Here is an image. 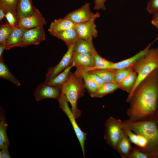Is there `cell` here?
<instances>
[{
	"mask_svg": "<svg viewBox=\"0 0 158 158\" xmlns=\"http://www.w3.org/2000/svg\"><path fill=\"white\" fill-rule=\"evenodd\" d=\"M52 35L63 40L68 48L75 44L79 38L75 26Z\"/></svg>",
	"mask_w": 158,
	"mask_h": 158,
	"instance_id": "17",
	"label": "cell"
},
{
	"mask_svg": "<svg viewBox=\"0 0 158 158\" xmlns=\"http://www.w3.org/2000/svg\"><path fill=\"white\" fill-rule=\"evenodd\" d=\"M73 67L72 64L46 83L53 86L62 85L68 80L71 73V69Z\"/></svg>",
	"mask_w": 158,
	"mask_h": 158,
	"instance_id": "23",
	"label": "cell"
},
{
	"mask_svg": "<svg viewBox=\"0 0 158 158\" xmlns=\"http://www.w3.org/2000/svg\"><path fill=\"white\" fill-rule=\"evenodd\" d=\"M123 128L124 131L131 142L137 146L138 140V135L126 126L124 125L123 123Z\"/></svg>",
	"mask_w": 158,
	"mask_h": 158,
	"instance_id": "33",
	"label": "cell"
},
{
	"mask_svg": "<svg viewBox=\"0 0 158 158\" xmlns=\"http://www.w3.org/2000/svg\"><path fill=\"white\" fill-rule=\"evenodd\" d=\"M152 20H158V13L153 15Z\"/></svg>",
	"mask_w": 158,
	"mask_h": 158,
	"instance_id": "44",
	"label": "cell"
},
{
	"mask_svg": "<svg viewBox=\"0 0 158 158\" xmlns=\"http://www.w3.org/2000/svg\"><path fill=\"white\" fill-rule=\"evenodd\" d=\"M74 44L68 48V50L61 60L56 65L50 67L46 75V83L54 78L65 69L72 65V57L73 52Z\"/></svg>",
	"mask_w": 158,
	"mask_h": 158,
	"instance_id": "10",
	"label": "cell"
},
{
	"mask_svg": "<svg viewBox=\"0 0 158 158\" xmlns=\"http://www.w3.org/2000/svg\"><path fill=\"white\" fill-rule=\"evenodd\" d=\"M62 92V85L51 86L44 82L37 86L34 95L38 101L47 98L58 100Z\"/></svg>",
	"mask_w": 158,
	"mask_h": 158,
	"instance_id": "7",
	"label": "cell"
},
{
	"mask_svg": "<svg viewBox=\"0 0 158 158\" xmlns=\"http://www.w3.org/2000/svg\"><path fill=\"white\" fill-rule=\"evenodd\" d=\"M0 77L10 81L16 86L20 85V82L12 74L5 64L3 56L0 58Z\"/></svg>",
	"mask_w": 158,
	"mask_h": 158,
	"instance_id": "24",
	"label": "cell"
},
{
	"mask_svg": "<svg viewBox=\"0 0 158 158\" xmlns=\"http://www.w3.org/2000/svg\"><path fill=\"white\" fill-rule=\"evenodd\" d=\"M123 123L120 119L110 116L104 124V138L108 145L115 150L123 131Z\"/></svg>",
	"mask_w": 158,
	"mask_h": 158,
	"instance_id": "5",
	"label": "cell"
},
{
	"mask_svg": "<svg viewBox=\"0 0 158 158\" xmlns=\"http://www.w3.org/2000/svg\"><path fill=\"white\" fill-rule=\"evenodd\" d=\"M158 40V34L157 35L156 37L155 38V41Z\"/></svg>",
	"mask_w": 158,
	"mask_h": 158,
	"instance_id": "45",
	"label": "cell"
},
{
	"mask_svg": "<svg viewBox=\"0 0 158 158\" xmlns=\"http://www.w3.org/2000/svg\"><path fill=\"white\" fill-rule=\"evenodd\" d=\"M153 43H150L144 49L135 55L118 62L114 63L107 69L117 70L130 67L138 61L142 59L147 54Z\"/></svg>",
	"mask_w": 158,
	"mask_h": 158,
	"instance_id": "13",
	"label": "cell"
},
{
	"mask_svg": "<svg viewBox=\"0 0 158 158\" xmlns=\"http://www.w3.org/2000/svg\"><path fill=\"white\" fill-rule=\"evenodd\" d=\"M27 29L18 26L14 29L5 43V49L8 50L15 47H18L24 32Z\"/></svg>",
	"mask_w": 158,
	"mask_h": 158,
	"instance_id": "18",
	"label": "cell"
},
{
	"mask_svg": "<svg viewBox=\"0 0 158 158\" xmlns=\"http://www.w3.org/2000/svg\"><path fill=\"white\" fill-rule=\"evenodd\" d=\"M6 111L0 106V149L8 148L10 140L8 138L6 130L8 125L5 121Z\"/></svg>",
	"mask_w": 158,
	"mask_h": 158,
	"instance_id": "19",
	"label": "cell"
},
{
	"mask_svg": "<svg viewBox=\"0 0 158 158\" xmlns=\"http://www.w3.org/2000/svg\"><path fill=\"white\" fill-rule=\"evenodd\" d=\"M80 73L83 78L84 86L90 94L94 92L99 87L89 76L87 71L76 69Z\"/></svg>",
	"mask_w": 158,
	"mask_h": 158,
	"instance_id": "27",
	"label": "cell"
},
{
	"mask_svg": "<svg viewBox=\"0 0 158 158\" xmlns=\"http://www.w3.org/2000/svg\"><path fill=\"white\" fill-rule=\"evenodd\" d=\"M76 24L65 18L55 19L50 24L48 30L51 35L75 27Z\"/></svg>",
	"mask_w": 158,
	"mask_h": 158,
	"instance_id": "16",
	"label": "cell"
},
{
	"mask_svg": "<svg viewBox=\"0 0 158 158\" xmlns=\"http://www.w3.org/2000/svg\"><path fill=\"white\" fill-rule=\"evenodd\" d=\"M138 135V140L136 146L142 151L147 152L149 146L148 140L144 136Z\"/></svg>",
	"mask_w": 158,
	"mask_h": 158,
	"instance_id": "34",
	"label": "cell"
},
{
	"mask_svg": "<svg viewBox=\"0 0 158 158\" xmlns=\"http://www.w3.org/2000/svg\"><path fill=\"white\" fill-rule=\"evenodd\" d=\"M157 122L158 123V113L157 116Z\"/></svg>",
	"mask_w": 158,
	"mask_h": 158,
	"instance_id": "46",
	"label": "cell"
},
{
	"mask_svg": "<svg viewBox=\"0 0 158 158\" xmlns=\"http://www.w3.org/2000/svg\"><path fill=\"white\" fill-rule=\"evenodd\" d=\"M98 76L105 83L113 82L115 70L107 69H96L88 71Z\"/></svg>",
	"mask_w": 158,
	"mask_h": 158,
	"instance_id": "26",
	"label": "cell"
},
{
	"mask_svg": "<svg viewBox=\"0 0 158 158\" xmlns=\"http://www.w3.org/2000/svg\"><path fill=\"white\" fill-rule=\"evenodd\" d=\"M15 27L10 25L8 23L0 25V44H5L7 39Z\"/></svg>",
	"mask_w": 158,
	"mask_h": 158,
	"instance_id": "30",
	"label": "cell"
},
{
	"mask_svg": "<svg viewBox=\"0 0 158 158\" xmlns=\"http://www.w3.org/2000/svg\"><path fill=\"white\" fill-rule=\"evenodd\" d=\"M128 103L129 119L144 120L156 117L158 113V69L155 70L136 88Z\"/></svg>",
	"mask_w": 158,
	"mask_h": 158,
	"instance_id": "1",
	"label": "cell"
},
{
	"mask_svg": "<svg viewBox=\"0 0 158 158\" xmlns=\"http://www.w3.org/2000/svg\"><path fill=\"white\" fill-rule=\"evenodd\" d=\"M5 49V44H0V58L3 56V54Z\"/></svg>",
	"mask_w": 158,
	"mask_h": 158,
	"instance_id": "40",
	"label": "cell"
},
{
	"mask_svg": "<svg viewBox=\"0 0 158 158\" xmlns=\"http://www.w3.org/2000/svg\"><path fill=\"white\" fill-rule=\"evenodd\" d=\"M47 24L45 18L35 7L30 15L20 17L18 22V26L27 30L38 27H44Z\"/></svg>",
	"mask_w": 158,
	"mask_h": 158,
	"instance_id": "11",
	"label": "cell"
},
{
	"mask_svg": "<svg viewBox=\"0 0 158 158\" xmlns=\"http://www.w3.org/2000/svg\"><path fill=\"white\" fill-rule=\"evenodd\" d=\"M35 7L33 5L32 0H18L17 7L18 23L20 17L31 14Z\"/></svg>",
	"mask_w": 158,
	"mask_h": 158,
	"instance_id": "21",
	"label": "cell"
},
{
	"mask_svg": "<svg viewBox=\"0 0 158 158\" xmlns=\"http://www.w3.org/2000/svg\"><path fill=\"white\" fill-rule=\"evenodd\" d=\"M5 13L2 9L0 8V21H1L5 17Z\"/></svg>",
	"mask_w": 158,
	"mask_h": 158,
	"instance_id": "41",
	"label": "cell"
},
{
	"mask_svg": "<svg viewBox=\"0 0 158 158\" xmlns=\"http://www.w3.org/2000/svg\"><path fill=\"white\" fill-rule=\"evenodd\" d=\"M128 158H152L148 153L141 150L137 146L133 147L129 155Z\"/></svg>",
	"mask_w": 158,
	"mask_h": 158,
	"instance_id": "32",
	"label": "cell"
},
{
	"mask_svg": "<svg viewBox=\"0 0 158 158\" xmlns=\"http://www.w3.org/2000/svg\"><path fill=\"white\" fill-rule=\"evenodd\" d=\"M100 16L98 12L92 13L90 10V4L86 3L79 8L68 13L65 17L77 24L86 22L93 18H97Z\"/></svg>",
	"mask_w": 158,
	"mask_h": 158,
	"instance_id": "8",
	"label": "cell"
},
{
	"mask_svg": "<svg viewBox=\"0 0 158 158\" xmlns=\"http://www.w3.org/2000/svg\"><path fill=\"white\" fill-rule=\"evenodd\" d=\"M131 142L123 130L121 136L118 140L116 150L123 158H128L132 147Z\"/></svg>",
	"mask_w": 158,
	"mask_h": 158,
	"instance_id": "20",
	"label": "cell"
},
{
	"mask_svg": "<svg viewBox=\"0 0 158 158\" xmlns=\"http://www.w3.org/2000/svg\"><path fill=\"white\" fill-rule=\"evenodd\" d=\"M43 27H38L27 30L24 32L18 47H25L29 45H37L45 40Z\"/></svg>",
	"mask_w": 158,
	"mask_h": 158,
	"instance_id": "9",
	"label": "cell"
},
{
	"mask_svg": "<svg viewBox=\"0 0 158 158\" xmlns=\"http://www.w3.org/2000/svg\"><path fill=\"white\" fill-rule=\"evenodd\" d=\"M87 72L90 77L99 87L102 86L105 83L96 74L90 71H87Z\"/></svg>",
	"mask_w": 158,
	"mask_h": 158,
	"instance_id": "37",
	"label": "cell"
},
{
	"mask_svg": "<svg viewBox=\"0 0 158 158\" xmlns=\"http://www.w3.org/2000/svg\"><path fill=\"white\" fill-rule=\"evenodd\" d=\"M137 78V73L133 71L119 84V89L129 93L135 84Z\"/></svg>",
	"mask_w": 158,
	"mask_h": 158,
	"instance_id": "25",
	"label": "cell"
},
{
	"mask_svg": "<svg viewBox=\"0 0 158 158\" xmlns=\"http://www.w3.org/2000/svg\"><path fill=\"white\" fill-rule=\"evenodd\" d=\"M106 0H95V6L94 9L95 10H105L106 7L105 3Z\"/></svg>",
	"mask_w": 158,
	"mask_h": 158,
	"instance_id": "38",
	"label": "cell"
},
{
	"mask_svg": "<svg viewBox=\"0 0 158 158\" xmlns=\"http://www.w3.org/2000/svg\"><path fill=\"white\" fill-rule=\"evenodd\" d=\"M93 55L94 66L90 71L96 69L107 68L113 63L102 57L97 52L93 54Z\"/></svg>",
	"mask_w": 158,
	"mask_h": 158,
	"instance_id": "29",
	"label": "cell"
},
{
	"mask_svg": "<svg viewBox=\"0 0 158 158\" xmlns=\"http://www.w3.org/2000/svg\"><path fill=\"white\" fill-rule=\"evenodd\" d=\"M5 17L8 23L14 27L18 26L17 21L12 13L8 12L5 13Z\"/></svg>",
	"mask_w": 158,
	"mask_h": 158,
	"instance_id": "36",
	"label": "cell"
},
{
	"mask_svg": "<svg viewBox=\"0 0 158 158\" xmlns=\"http://www.w3.org/2000/svg\"><path fill=\"white\" fill-rule=\"evenodd\" d=\"M131 67L137 73V78L133 89L126 98L127 102L138 85L153 71L158 69V48H150L142 59Z\"/></svg>",
	"mask_w": 158,
	"mask_h": 158,
	"instance_id": "4",
	"label": "cell"
},
{
	"mask_svg": "<svg viewBox=\"0 0 158 158\" xmlns=\"http://www.w3.org/2000/svg\"><path fill=\"white\" fill-rule=\"evenodd\" d=\"M147 9L149 13L153 15L158 13V0H150Z\"/></svg>",
	"mask_w": 158,
	"mask_h": 158,
	"instance_id": "35",
	"label": "cell"
},
{
	"mask_svg": "<svg viewBox=\"0 0 158 158\" xmlns=\"http://www.w3.org/2000/svg\"><path fill=\"white\" fill-rule=\"evenodd\" d=\"M85 88L82 76L77 69L74 73H71L67 81L62 85V92L71 104V110L76 119L81 115V111L77 107V102L84 95Z\"/></svg>",
	"mask_w": 158,
	"mask_h": 158,
	"instance_id": "3",
	"label": "cell"
},
{
	"mask_svg": "<svg viewBox=\"0 0 158 158\" xmlns=\"http://www.w3.org/2000/svg\"><path fill=\"white\" fill-rule=\"evenodd\" d=\"M59 106L69 118L80 144L84 157H85V142L87 134L83 132L77 124L71 109L69 108L68 101L64 94L62 92L58 100Z\"/></svg>",
	"mask_w": 158,
	"mask_h": 158,
	"instance_id": "6",
	"label": "cell"
},
{
	"mask_svg": "<svg viewBox=\"0 0 158 158\" xmlns=\"http://www.w3.org/2000/svg\"><path fill=\"white\" fill-rule=\"evenodd\" d=\"M18 1V0H0V8L3 9L5 13L8 12L12 13L17 21V7Z\"/></svg>",
	"mask_w": 158,
	"mask_h": 158,
	"instance_id": "28",
	"label": "cell"
},
{
	"mask_svg": "<svg viewBox=\"0 0 158 158\" xmlns=\"http://www.w3.org/2000/svg\"><path fill=\"white\" fill-rule=\"evenodd\" d=\"M133 71L130 67L115 70L113 83L118 85L124 79Z\"/></svg>",
	"mask_w": 158,
	"mask_h": 158,
	"instance_id": "31",
	"label": "cell"
},
{
	"mask_svg": "<svg viewBox=\"0 0 158 158\" xmlns=\"http://www.w3.org/2000/svg\"><path fill=\"white\" fill-rule=\"evenodd\" d=\"M92 37L87 39L79 38L74 44L73 52L79 53L94 54L97 52L93 45Z\"/></svg>",
	"mask_w": 158,
	"mask_h": 158,
	"instance_id": "15",
	"label": "cell"
},
{
	"mask_svg": "<svg viewBox=\"0 0 158 158\" xmlns=\"http://www.w3.org/2000/svg\"><path fill=\"white\" fill-rule=\"evenodd\" d=\"M151 23L153 25L158 29V20H152Z\"/></svg>",
	"mask_w": 158,
	"mask_h": 158,
	"instance_id": "42",
	"label": "cell"
},
{
	"mask_svg": "<svg viewBox=\"0 0 158 158\" xmlns=\"http://www.w3.org/2000/svg\"><path fill=\"white\" fill-rule=\"evenodd\" d=\"M118 89V85L113 82L105 83L95 92L90 94L92 97L101 98L113 93Z\"/></svg>",
	"mask_w": 158,
	"mask_h": 158,
	"instance_id": "22",
	"label": "cell"
},
{
	"mask_svg": "<svg viewBox=\"0 0 158 158\" xmlns=\"http://www.w3.org/2000/svg\"><path fill=\"white\" fill-rule=\"evenodd\" d=\"M96 18H93L86 22L76 24L75 28L79 38L87 39L97 37L98 32L95 23Z\"/></svg>",
	"mask_w": 158,
	"mask_h": 158,
	"instance_id": "14",
	"label": "cell"
},
{
	"mask_svg": "<svg viewBox=\"0 0 158 158\" xmlns=\"http://www.w3.org/2000/svg\"><path fill=\"white\" fill-rule=\"evenodd\" d=\"M0 158H11L8 148L1 149L0 151Z\"/></svg>",
	"mask_w": 158,
	"mask_h": 158,
	"instance_id": "39",
	"label": "cell"
},
{
	"mask_svg": "<svg viewBox=\"0 0 158 158\" xmlns=\"http://www.w3.org/2000/svg\"><path fill=\"white\" fill-rule=\"evenodd\" d=\"M150 154L152 158H158V152H152Z\"/></svg>",
	"mask_w": 158,
	"mask_h": 158,
	"instance_id": "43",
	"label": "cell"
},
{
	"mask_svg": "<svg viewBox=\"0 0 158 158\" xmlns=\"http://www.w3.org/2000/svg\"><path fill=\"white\" fill-rule=\"evenodd\" d=\"M123 121L126 126L147 139L149 146L147 152L150 153L158 152V123L157 116L143 120L133 121L128 119Z\"/></svg>",
	"mask_w": 158,
	"mask_h": 158,
	"instance_id": "2",
	"label": "cell"
},
{
	"mask_svg": "<svg viewBox=\"0 0 158 158\" xmlns=\"http://www.w3.org/2000/svg\"><path fill=\"white\" fill-rule=\"evenodd\" d=\"M72 64L76 69L88 71L94 66L93 54L79 53L73 52L72 57Z\"/></svg>",
	"mask_w": 158,
	"mask_h": 158,
	"instance_id": "12",
	"label": "cell"
}]
</instances>
